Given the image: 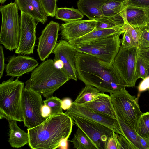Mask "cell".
Wrapping results in <instances>:
<instances>
[{"mask_svg": "<svg viewBox=\"0 0 149 149\" xmlns=\"http://www.w3.org/2000/svg\"><path fill=\"white\" fill-rule=\"evenodd\" d=\"M76 60L77 77L85 84L93 86L101 92L110 93L127 87L113 64L77 51Z\"/></svg>", "mask_w": 149, "mask_h": 149, "instance_id": "cell-1", "label": "cell"}, {"mask_svg": "<svg viewBox=\"0 0 149 149\" xmlns=\"http://www.w3.org/2000/svg\"><path fill=\"white\" fill-rule=\"evenodd\" d=\"M73 125L72 119L64 113L51 116L38 125L27 128L29 146L32 149H55L61 140L68 139Z\"/></svg>", "mask_w": 149, "mask_h": 149, "instance_id": "cell-2", "label": "cell"}, {"mask_svg": "<svg viewBox=\"0 0 149 149\" xmlns=\"http://www.w3.org/2000/svg\"><path fill=\"white\" fill-rule=\"evenodd\" d=\"M62 69L56 66L54 60L43 61L33 71L25 82L29 88L47 98L70 79Z\"/></svg>", "mask_w": 149, "mask_h": 149, "instance_id": "cell-3", "label": "cell"}, {"mask_svg": "<svg viewBox=\"0 0 149 149\" xmlns=\"http://www.w3.org/2000/svg\"><path fill=\"white\" fill-rule=\"evenodd\" d=\"M14 77L0 84V119L23 122L22 98L24 83Z\"/></svg>", "mask_w": 149, "mask_h": 149, "instance_id": "cell-4", "label": "cell"}, {"mask_svg": "<svg viewBox=\"0 0 149 149\" xmlns=\"http://www.w3.org/2000/svg\"><path fill=\"white\" fill-rule=\"evenodd\" d=\"M18 10L15 2L2 6L0 8L2 16L0 43L10 51L17 49L19 42L20 17Z\"/></svg>", "mask_w": 149, "mask_h": 149, "instance_id": "cell-5", "label": "cell"}, {"mask_svg": "<svg viewBox=\"0 0 149 149\" xmlns=\"http://www.w3.org/2000/svg\"><path fill=\"white\" fill-rule=\"evenodd\" d=\"M110 96L116 113L135 131L142 113L139 104L138 97L131 95L125 88L110 93Z\"/></svg>", "mask_w": 149, "mask_h": 149, "instance_id": "cell-6", "label": "cell"}, {"mask_svg": "<svg viewBox=\"0 0 149 149\" xmlns=\"http://www.w3.org/2000/svg\"><path fill=\"white\" fill-rule=\"evenodd\" d=\"M120 35H113L77 46L76 50L95 56L105 62L113 64L121 46Z\"/></svg>", "mask_w": 149, "mask_h": 149, "instance_id": "cell-7", "label": "cell"}, {"mask_svg": "<svg viewBox=\"0 0 149 149\" xmlns=\"http://www.w3.org/2000/svg\"><path fill=\"white\" fill-rule=\"evenodd\" d=\"M139 49L136 46H120L113 64L125 82L127 87L134 86L138 79L136 67Z\"/></svg>", "mask_w": 149, "mask_h": 149, "instance_id": "cell-8", "label": "cell"}, {"mask_svg": "<svg viewBox=\"0 0 149 149\" xmlns=\"http://www.w3.org/2000/svg\"><path fill=\"white\" fill-rule=\"evenodd\" d=\"M44 104L41 94L31 88L24 87L22 93V108L25 127L27 128L34 127L47 119L42 115L41 108Z\"/></svg>", "mask_w": 149, "mask_h": 149, "instance_id": "cell-9", "label": "cell"}, {"mask_svg": "<svg viewBox=\"0 0 149 149\" xmlns=\"http://www.w3.org/2000/svg\"><path fill=\"white\" fill-rule=\"evenodd\" d=\"M69 116L88 136L97 149H106L107 139L114 132L112 130L92 120L72 115Z\"/></svg>", "mask_w": 149, "mask_h": 149, "instance_id": "cell-10", "label": "cell"}, {"mask_svg": "<svg viewBox=\"0 0 149 149\" xmlns=\"http://www.w3.org/2000/svg\"><path fill=\"white\" fill-rule=\"evenodd\" d=\"M20 17L19 42L15 52L20 54H30L33 53L35 48L37 23L33 18L22 12H21Z\"/></svg>", "mask_w": 149, "mask_h": 149, "instance_id": "cell-11", "label": "cell"}, {"mask_svg": "<svg viewBox=\"0 0 149 149\" xmlns=\"http://www.w3.org/2000/svg\"><path fill=\"white\" fill-rule=\"evenodd\" d=\"M64 113L68 116H74L98 123L110 128L116 133L124 136L117 118H112L80 105L73 103Z\"/></svg>", "mask_w": 149, "mask_h": 149, "instance_id": "cell-12", "label": "cell"}, {"mask_svg": "<svg viewBox=\"0 0 149 149\" xmlns=\"http://www.w3.org/2000/svg\"><path fill=\"white\" fill-rule=\"evenodd\" d=\"M77 51L73 46L64 40L57 43L52 53L54 54V61L60 60L63 64V69L70 79L77 81L76 54Z\"/></svg>", "mask_w": 149, "mask_h": 149, "instance_id": "cell-13", "label": "cell"}, {"mask_svg": "<svg viewBox=\"0 0 149 149\" xmlns=\"http://www.w3.org/2000/svg\"><path fill=\"white\" fill-rule=\"evenodd\" d=\"M60 29L58 23L51 21L42 31L37 49L41 61H44L52 53L57 43Z\"/></svg>", "mask_w": 149, "mask_h": 149, "instance_id": "cell-14", "label": "cell"}, {"mask_svg": "<svg viewBox=\"0 0 149 149\" xmlns=\"http://www.w3.org/2000/svg\"><path fill=\"white\" fill-rule=\"evenodd\" d=\"M95 20H79L63 23L60 26L61 40L68 42L84 36L93 31Z\"/></svg>", "mask_w": 149, "mask_h": 149, "instance_id": "cell-15", "label": "cell"}, {"mask_svg": "<svg viewBox=\"0 0 149 149\" xmlns=\"http://www.w3.org/2000/svg\"><path fill=\"white\" fill-rule=\"evenodd\" d=\"M5 67L6 75L19 77L32 72L38 65V63L33 58L25 55L15 54L9 58Z\"/></svg>", "mask_w": 149, "mask_h": 149, "instance_id": "cell-16", "label": "cell"}, {"mask_svg": "<svg viewBox=\"0 0 149 149\" xmlns=\"http://www.w3.org/2000/svg\"><path fill=\"white\" fill-rule=\"evenodd\" d=\"M19 10L33 18L36 21L45 24L48 16L40 0H15Z\"/></svg>", "mask_w": 149, "mask_h": 149, "instance_id": "cell-17", "label": "cell"}, {"mask_svg": "<svg viewBox=\"0 0 149 149\" xmlns=\"http://www.w3.org/2000/svg\"><path fill=\"white\" fill-rule=\"evenodd\" d=\"M79 105L95 112L116 119L110 96L104 92H102L94 100Z\"/></svg>", "mask_w": 149, "mask_h": 149, "instance_id": "cell-18", "label": "cell"}, {"mask_svg": "<svg viewBox=\"0 0 149 149\" xmlns=\"http://www.w3.org/2000/svg\"><path fill=\"white\" fill-rule=\"evenodd\" d=\"M126 24L142 29L149 22V8L127 6L126 11Z\"/></svg>", "mask_w": 149, "mask_h": 149, "instance_id": "cell-19", "label": "cell"}, {"mask_svg": "<svg viewBox=\"0 0 149 149\" xmlns=\"http://www.w3.org/2000/svg\"><path fill=\"white\" fill-rule=\"evenodd\" d=\"M125 31L124 25L122 27L93 30L83 36L68 42L72 46L80 45L113 35H120Z\"/></svg>", "mask_w": 149, "mask_h": 149, "instance_id": "cell-20", "label": "cell"}, {"mask_svg": "<svg viewBox=\"0 0 149 149\" xmlns=\"http://www.w3.org/2000/svg\"><path fill=\"white\" fill-rule=\"evenodd\" d=\"M108 0H79V10L90 19L96 20L104 17L102 12L103 5Z\"/></svg>", "mask_w": 149, "mask_h": 149, "instance_id": "cell-21", "label": "cell"}, {"mask_svg": "<svg viewBox=\"0 0 149 149\" xmlns=\"http://www.w3.org/2000/svg\"><path fill=\"white\" fill-rule=\"evenodd\" d=\"M10 128L8 141L10 146L18 148L28 144L29 137L28 132H26L17 125L15 120H9Z\"/></svg>", "mask_w": 149, "mask_h": 149, "instance_id": "cell-22", "label": "cell"}, {"mask_svg": "<svg viewBox=\"0 0 149 149\" xmlns=\"http://www.w3.org/2000/svg\"><path fill=\"white\" fill-rule=\"evenodd\" d=\"M128 1L108 0L102 6L104 17L110 18L119 15H125L128 6Z\"/></svg>", "mask_w": 149, "mask_h": 149, "instance_id": "cell-23", "label": "cell"}, {"mask_svg": "<svg viewBox=\"0 0 149 149\" xmlns=\"http://www.w3.org/2000/svg\"><path fill=\"white\" fill-rule=\"evenodd\" d=\"M84 14L79 10L73 7L57 8L55 18L65 22L79 20L84 17Z\"/></svg>", "mask_w": 149, "mask_h": 149, "instance_id": "cell-24", "label": "cell"}, {"mask_svg": "<svg viewBox=\"0 0 149 149\" xmlns=\"http://www.w3.org/2000/svg\"><path fill=\"white\" fill-rule=\"evenodd\" d=\"M77 149H97L86 134L78 127L74 137L70 141Z\"/></svg>", "mask_w": 149, "mask_h": 149, "instance_id": "cell-25", "label": "cell"}, {"mask_svg": "<svg viewBox=\"0 0 149 149\" xmlns=\"http://www.w3.org/2000/svg\"><path fill=\"white\" fill-rule=\"evenodd\" d=\"M101 93L102 92L96 88L86 84L85 87L79 93L72 103L81 104L92 101L97 99Z\"/></svg>", "mask_w": 149, "mask_h": 149, "instance_id": "cell-26", "label": "cell"}, {"mask_svg": "<svg viewBox=\"0 0 149 149\" xmlns=\"http://www.w3.org/2000/svg\"><path fill=\"white\" fill-rule=\"evenodd\" d=\"M116 115L123 134V136L137 149H142L136 132L127 125L120 117L116 114Z\"/></svg>", "mask_w": 149, "mask_h": 149, "instance_id": "cell-27", "label": "cell"}, {"mask_svg": "<svg viewBox=\"0 0 149 149\" xmlns=\"http://www.w3.org/2000/svg\"><path fill=\"white\" fill-rule=\"evenodd\" d=\"M135 131L140 136L149 138V112L142 113L138 121Z\"/></svg>", "mask_w": 149, "mask_h": 149, "instance_id": "cell-28", "label": "cell"}, {"mask_svg": "<svg viewBox=\"0 0 149 149\" xmlns=\"http://www.w3.org/2000/svg\"><path fill=\"white\" fill-rule=\"evenodd\" d=\"M136 73L138 79H144L149 76V63L138 54L136 67Z\"/></svg>", "mask_w": 149, "mask_h": 149, "instance_id": "cell-29", "label": "cell"}, {"mask_svg": "<svg viewBox=\"0 0 149 149\" xmlns=\"http://www.w3.org/2000/svg\"><path fill=\"white\" fill-rule=\"evenodd\" d=\"M62 100L53 96L46 98L43 101L44 104L50 109L51 116L63 113L61 107Z\"/></svg>", "mask_w": 149, "mask_h": 149, "instance_id": "cell-30", "label": "cell"}, {"mask_svg": "<svg viewBox=\"0 0 149 149\" xmlns=\"http://www.w3.org/2000/svg\"><path fill=\"white\" fill-rule=\"evenodd\" d=\"M96 20V22L94 30L122 27L125 24L119 23L111 18L105 17Z\"/></svg>", "mask_w": 149, "mask_h": 149, "instance_id": "cell-31", "label": "cell"}, {"mask_svg": "<svg viewBox=\"0 0 149 149\" xmlns=\"http://www.w3.org/2000/svg\"><path fill=\"white\" fill-rule=\"evenodd\" d=\"M125 31L132 39L134 46L138 47L141 37V29L134 27L128 24H125Z\"/></svg>", "mask_w": 149, "mask_h": 149, "instance_id": "cell-32", "label": "cell"}, {"mask_svg": "<svg viewBox=\"0 0 149 149\" xmlns=\"http://www.w3.org/2000/svg\"><path fill=\"white\" fill-rule=\"evenodd\" d=\"M45 12L48 16H55L58 0H40Z\"/></svg>", "mask_w": 149, "mask_h": 149, "instance_id": "cell-33", "label": "cell"}, {"mask_svg": "<svg viewBox=\"0 0 149 149\" xmlns=\"http://www.w3.org/2000/svg\"><path fill=\"white\" fill-rule=\"evenodd\" d=\"M138 47L139 49L149 47V30L146 27L141 29V37Z\"/></svg>", "mask_w": 149, "mask_h": 149, "instance_id": "cell-34", "label": "cell"}, {"mask_svg": "<svg viewBox=\"0 0 149 149\" xmlns=\"http://www.w3.org/2000/svg\"><path fill=\"white\" fill-rule=\"evenodd\" d=\"M118 149H137L124 136L117 134Z\"/></svg>", "mask_w": 149, "mask_h": 149, "instance_id": "cell-35", "label": "cell"}, {"mask_svg": "<svg viewBox=\"0 0 149 149\" xmlns=\"http://www.w3.org/2000/svg\"><path fill=\"white\" fill-rule=\"evenodd\" d=\"M106 149H118L117 134L115 132L108 138Z\"/></svg>", "mask_w": 149, "mask_h": 149, "instance_id": "cell-36", "label": "cell"}, {"mask_svg": "<svg viewBox=\"0 0 149 149\" xmlns=\"http://www.w3.org/2000/svg\"><path fill=\"white\" fill-rule=\"evenodd\" d=\"M128 6L149 8V0H128Z\"/></svg>", "mask_w": 149, "mask_h": 149, "instance_id": "cell-37", "label": "cell"}, {"mask_svg": "<svg viewBox=\"0 0 149 149\" xmlns=\"http://www.w3.org/2000/svg\"><path fill=\"white\" fill-rule=\"evenodd\" d=\"M123 34V37L121 40V46L124 47L135 46L132 39L129 35L125 31Z\"/></svg>", "mask_w": 149, "mask_h": 149, "instance_id": "cell-38", "label": "cell"}, {"mask_svg": "<svg viewBox=\"0 0 149 149\" xmlns=\"http://www.w3.org/2000/svg\"><path fill=\"white\" fill-rule=\"evenodd\" d=\"M0 79L3 76L5 69V58L3 47L0 45Z\"/></svg>", "mask_w": 149, "mask_h": 149, "instance_id": "cell-39", "label": "cell"}, {"mask_svg": "<svg viewBox=\"0 0 149 149\" xmlns=\"http://www.w3.org/2000/svg\"><path fill=\"white\" fill-rule=\"evenodd\" d=\"M149 88V76L143 79L138 87V90L139 93L145 91Z\"/></svg>", "mask_w": 149, "mask_h": 149, "instance_id": "cell-40", "label": "cell"}, {"mask_svg": "<svg viewBox=\"0 0 149 149\" xmlns=\"http://www.w3.org/2000/svg\"><path fill=\"white\" fill-rule=\"evenodd\" d=\"M138 54L144 60L149 63V47L139 49Z\"/></svg>", "mask_w": 149, "mask_h": 149, "instance_id": "cell-41", "label": "cell"}, {"mask_svg": "<svg viewBox=\"0 0 149 149\" xmlns=\"http://www.w3.org/2000/svg\"><path fill=\"white\" fill-rule=\"evenodd\" d=\"M138 137L142 149H149V138L142 137L138 135Z\"/></svg>", "mask_w": 149, "mask_h": 149, "instance_id": "cell-42", "label": "cell"}, {"mask_svg": "<svg viewBox=\"0 0 149 149\" xmlns=\"http://www.w3.org/2000/svg\"><path fill=\"white\" fill-rule=\"evenodd\" d=\"M51 109L49 107L44 104L41 108V114L42 116L47 118L51 116Z\"/></svg>", "mask_w": 149, "mask_h": 149, "instance_id": "cell-43", "label": "cell"}, {"mask_svg": "<svg viewBox=\"0 0 149 149\" xmlns=\"http://www.w3.org/2000/svg\"><path fill=\"white\" fill-rule=\"evenodd\" d=\"M72 102L71 100L69 98H66L62 100L61 107L64 110H68L71 106Z\"/></svg>", "mask_w": 149, "mask_h": 149, "instance_id": "cell-44", "label": "cell"}, {"mask_svg": "<svg viewBox=\"0 0 149 149\" xmlns=\"http://www.w3.org/2000/svg\"><path fill=\"white\" fill-rule=\"evenodd\" d=\"M68 139L64 138L62 139L60 141L59 148L61 149H67L68 148Z\"/></svg>", "mask_w": 149, "mask_h": 149, "instance_id": "cell-45", "label": "cell"}, {"mask_svg": "<svg viewBox=\"0 0 149 149\" xmlns=\"http://www.w3.org/2000/svg\"><path fill=\"white\" fill-rule=\"evenodd\" d=\"M7 0H0V3L1 4L4 3Z\"/></svg>", "mask_w": 149, "mask_h": 149, "instance_id": "cell-46", "label": "cell"}, {"mask_svg": "<svg viewBox=\"0 0 149 149\" xmlns=\"http://www.w3.org/2000/svg\"><path fill=\"white\" fill-rule=\"evenodd\" d=\"M146 27L149 30V22L147 24Z\"/></svg>", "mask_w": 149, "mask_h": 149, "instance_id": "cell-47", "label": "cell"}, {"mask_svg": "<svg viewBox=\"0 0 149 149\" xmlns=\"http://www.w3.org/2000/svg\"><path fill=\"white\" fill-rule=\"evenodd\" d=\"M117 0V1H123L125 0Z\"/></svg>", "mask_w": 149, "mask_h": 149, "instance_id": "cell-48", "label": "cell"}, {"mask_svg": "<svg viewBox=\"0 0 149 149\" xmlns=\"http://www.w3.org/2000/svg\"><path fill=\"white\" fill-rule=\"evenodd\" d=\"M148 90H149V88H148Z\"/></svg>", "mask_w": 149, "mask_h": 149, "instance_id": "cell-49", "label": "cell"}]
</instances>
